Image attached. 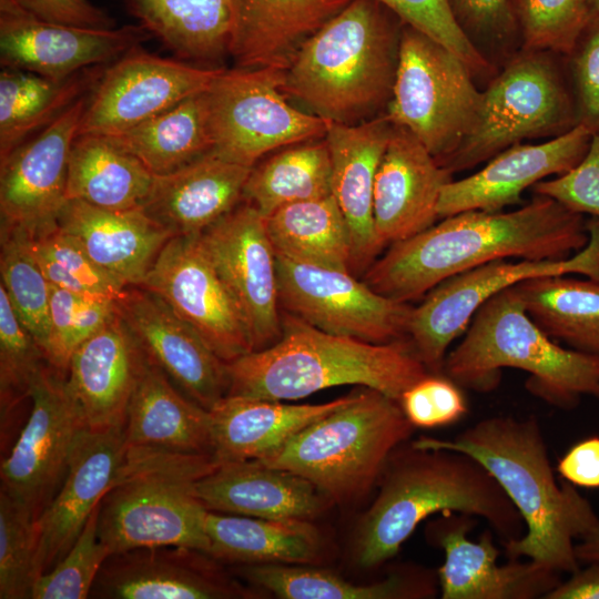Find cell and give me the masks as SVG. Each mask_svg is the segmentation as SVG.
<instances>
[{
  "instance_id": "cell-4",
  "label": "cell",
  "mask_w": 599,
  "mask_h": 599,
  "mask_svg": "<svg viewBox=\"0 0 599 599\" xmlns=\"http://www.w3.org/2000/svg\"><path fill=\"white\" fill-rule=\"evenodd\" d=\"M403 26L376 0H351L302 44L284 71L283 91L328 122L353 125L384 114Z\"/></svg>"
},
{
  "instance_id": "cell-26",
  "label": "cell",
  "mask_w": 599,
  "mask_h": 599,
  "mask_svg": "<svg viewBox=\"0 0 599 599\" xmlns=\"http://www.w3.org/2000/svg\"><path fill=\"white\" fill-rule=\"evenodd\" d=\"M392 129L382 114L353 125L328 122L324 136L332 164V194L349 230L354 275L365 273L384 248L374 223V185Z\"/></svg>"
},
{
  "instance_id": "cell-59",
  "label": "cell",
  "mask_w": 599,
  "mask_h": 599,
  "mask_svg": "<svg viewBox=\"0 0 599 599\" xmlns=\"http://www.w3.org/2000/svg\"><path fill=\"white\" fill-rule=\"evenodd\" d=\"M589 8L592 12L599 14V0H587Z\"/></svg>"
},
{
  "instance_id": "cell-16",
  "label": "cell",
  "mask_w": 599,
  "mask_h": 599,
  "mask_svg": "<svg viewBox=\"0 0 599 599\" xmlns=\"http://www.w3.org/2000/svg\"><path fill=\"white\" fill-rule=\"evenodd\" d=\"M199 237L245 322L254 351L276 343L282 335V308L266 217L246 202Z\"/></svg>"
},
{
  "instance_id": "cell-43",
  "label": "cell",
  "mask_w": 599,
  "mask_h": 599,
  "mask_svg": "<svg viewBox=\"0 0 599 599\" xmlns=\"http://www.w3.org/2000/svg\"><path fill=\"white\" fill-rule=\"evenodd\" d=\"M0 231V284L18 318L47 356L51 284L30 253L29 235L17 229Z\"/></svg>"
},
{
  "instance_id": "cell-23",
  "label": "cell",
  "mask_w": 599,
  "mask_h": 599,
  "mask_svg": "<svg viewBox=\"0 0 599 599\" xmlns=\"http://www.w3.org/2000/svg\"><path fill=\"white\" fill-rule=\"evenodd\" d=\"M209 557L187 547H143L111 554L90 591L102 599H220L246 592Z\"/></svg>"
},
{
  "instance_id": "cell-41",
  "label": "cell",
  "mask_w": 599,
  "mask_h": 599,
  "mask_svg": "<svg viewBox=\"0 0 599 599\" xmlns=\"http://www.w3.org/2000/svg\"><path fill=\"white\" fill-rule=\"evenodd\" d=\"M332 194V164L325 139L284 148L254 165L243 199L265 217L277 209Z\"/></svg>"
},
{
  "instance_id": "cell-53",
  "label": "cell",
  "mask_w": 599,
  "mask_h": 599,
  "mask_svg": "<svg viewBox=\"0 0 599 599\" xmlns=\"http://www.w3.org/2000/svg\"><path fill=\"white\" fill-rule=\"evenodd\" d=\"M532 191L573 212L599 219V133L592 134L585 156L575 167L555 179L538 182Z\"/></svg>"
},
{
  "instance_id": "cell-8",
  "label": "cell",
  "mask_w": 599,
  "mask_h": 599,
  "mask_svg": "<svg viewBox=\"0 0 599 599\" xmlns=\"http://www.w3.org/2000/svg\"><path fill=\"white\" fill-rule=\"evenodd\" d=\"M219 463L210 454L131 450L125 477L101 500L100 541L110 554L158 546L207 554L209 510L195 496L193 485Z\"/></svg>"
},
{
  "instance_id": "cell-2",
  "label": "cell",
  "mask_w": 599,
  "mask_h": 599,
  "mask_svg": "<svg viewBox=\"0 0 599 599\" xmlns=\"http://www.w3.org/2000/svg\"><path fill=\"white\" fill-rule=\"evenodd\" d=\"M412 445L466 454L494 476L526 527L521 537L504 541L509 560L526 557L559 573L579 569L575 540L596 528L599 518L572 484L556 479L536 417H487L454 439L420 437Z\"/></svg>"
},
{
  "instance_id": "cell-9",
  "label": "cell",
  "mask_w": 599,
  "mask_h": 599,
  "mask_svg": "<svg viewBox=\"0 0 599 599\" xmlns=\"http://www.w3.org/2000/svg\"><path fill=\"white\" fill-rule=\"evenodd\" d=\"M478 121L439 164L459 172L528 139L557 136L578 124L572 88L547 51L524 50L483 92Z\"/></svg>"
},
{
  "instance_id": "cell-22",
  "label": "cell",
  "mask_w": 599,
  "mask_h": 599,
  "mask_svg": "<svg viewBox=\"0 0 599 599\" xmlns=\"http://www.w3.org/2000/svg\"><path fill=\"white\" fill-rule=\"evenodd\" d=\"M444 515L434 529V540L445 552L438 569L443 599H544L561 582L559 572L532 560L499 565V550L489 530L479 540H470L473 516Z\"/></svg>"
},
{
  "instance_id": "cell-19",
  "label": "cell",
  "mask_w": 599,
  "mask_h": 599,
  "mask_svg": "<svg viewBox=\"0 0 599 599\" xmlns=\"http://www.w3.org/2000/svg\"><path fill=\"white\" fill-rule=\"evenodd\" d=\"M129 454L125 424L81 432L61 487L35 520L37 579L67 555L102 498L125 477Z\"/></svg>"
},
{
  "instance_id": "cell-10",
  "label": "cell",
  "mask_w": 599,
  "mask_h": 599,
  "mask_svg": "<svg viewBox=\"0 0 599 599\" xmlns=\"http://www.w3.org/2000/svg\"><path fill=\"white\" fill-rule=\"evenodd\" d=\"M483 98L456 53L403 26L393 95L384 113L392 124L412 132L440 163L474 130Z\"/></svg>"
},
{
  "instance_id": "cell-20",
  "label": "cell",
  "mask_w": 599,
  "mask_h": 599,
  "mask_svg": "<svg viewBox=\"0 0 599 599\" xmlns=\"http://www.w3.org/2000/svg\"><path fill=\"white\" fill-rule=\"evenodd\" d=\"M150 37L141 24L89 29L47 22L26 11L17 0H0L2 68L62 80L118 60Z\"/></svg>"
},
{
  "instance_id": "cell-11",
  "label": "cell",
  "mask_w": 599,
  "mask_h": 599,
  "mask_svg": "<svg viewBox=\"0 0 599 599\" xmlns=\"http://www.w3.org/2000/svg\"><path fill=\"white\" fill-rule=\"evenodd\" d=\"M284 71L225 68L205 90L212 150L253 167L267 153L323 139L328 121L291 105Z\"/></svg>"
},
{
  "instance_id": "cell-21",
  "label": "cell",
  "mask_w": 599,
  "mask_h": 599,
  "mask_svg": "<svg viewBox=\"0 0 599 599\" xmlns=\"http://www.w3.org/2000/svg\"><path fill=\"white\" fill-rule=\"evenodd\" d=\"M120 315L145 354L195 403L213 408L229 390L226 363L160 296L129 286Z\"/></svg>"
},
{
  "instance_id": "cell-12",
  "label": "cell",
  "mask_w": 599,
  "mask_h": 599,
  "mask_svg": "<svg viewBox=\"0 0 599 599\" xmlns=\"http://www.w3.org/2000/svg\"><path fill=\"white\" fill-rule=\"evenodd\" d=\"M589 241L568 258L517 263L497 260L454 275L432 288L413 307L408 341L432 374H443L450 344L464 335L478 308L517 283L539 276L581 274L599 278V219L586 221Z\"/></svg>"
},
{
  "instance_id": "cell-51",
  "label": "cell",
  "mask_w": 599,
  "mask_h": 599,
  "mask_svg": "<svg viewBox=\"0 0 599 599\" xmlns=\"http://www.w3.org/2000/svg\"><path fill=\"white\" fill-rule=\"evenodd\" d=\"M399 404L413 427L420 428L453 425L468 412L460 386L443 374H428L413 384Z\"/></svg>"
},
{
  "instance_id": "cell-40",
  "label": "cell",
  "mask_w": 599,
  "mask_h": 599,
  "mask_svg": "<svg viewBox=\"0 0 599 599\" xmlns=\"http://www.w3.org/2000/svg\"><path fill=\"white\" fill-rule=\"evenodd\" d=\"M110 136L153 174L174 172L212 150L205 90Z\"/></svg>"
},
{
  "instance_id": "cell-30",
  "label": "cell",
  "mask_w": 599,
  "mask_h": 599,
  "mask_svg": "<svg viewBox=\"0 0 599 599\" xmlns=\"http://www.w3.org/2000/svg\"><path fill=\"white\" fill-rule=\"evenodd\" d=\"M236 68L285 71L302 44L351 0H229Z\"/></svg>"
},
{
  "instance_id": "cell-46",
  "label": "cell",
  "mask_w": 599,
  "mask_h": 599,
  "mask_svg": "<svg viewBox=\"0 0 599 599\" xmlns=\"http://www.w3.org/2000/svg\"><path fill=\"white\" fill-rule=\"evenodd\" d=\"M47 356L18 318L0 284V402L1 422L29 397L38 374L47 366ZM1 423V424H2Z\"/></svg>"
},
{
  "instance_id": "cell-44",
  "label": "cell",
  "mask_w": 599,
  "mask_h": 599,
  "mask_svg": "<svg viewBox=\"0 0 599 599\" xmlns=\"http://www.w3.org/2000/svg\"><path fill=\"white\" fill-rule=\"evenodd\" d=\"M28 246L48 282L74 294L119 302L126 286L100 267L79 242L59 227L35 237Z\"/></svg>"
},
{
  "instance_id": "cell-45",
  "label": "cell",
  "mask_w": 599,
  "mask_h": 599,
  "mask_svg": "<svg viewBox=\"0 0 599 599\" xmlns=\"http://www.w3.org/2000/svg\"><path fill=\"white\" fill-rule=\"evenodd\" d=\"M118 315L116 302L74 294L51 285L49 364L67 372L74 351Z\"/></svg>"
},
{
  "instance_id": "cell-14",
  "label": "cell",
  "mask_w": 599,
  "mask_h": 599,
  "mask_svg": "<svg viewBox=\"0 0 599 599\" xmlns=\"http://www.w3.org/2000/svg\"><path fill=\"white\" fill-rule=\"evenodd\" d=\"M49 366L30 388V415L0 470L1 490L24 505L35 520L61 487L75 441L87 428L63 372Z\"/></svg>"
},
{
  "instance_id": "cell-13",
  "label": "cell",
  "mask_w": 599,
  "mask_h": 599,
  "mask_svg": "<svg viewBox=\"0 0 599 599\" xmlns=\"http://www.w3.org/2000/svg\"><path fill=\"white\" fill-rule=\"evenodd\" d=\"M282 311L331 334L384 344L408 339L413 306L386 297L351 271L276 256Z\"/></svg>"
},
{
  "instance_id": "cell-38",
  "label": "cell",
  "mask_w": 599,
  "mask_h": 599,
  "mask_svg": "<svg viewBox=\"0 0 599 599\" xmlns=\"http://www.w3.org/2000/svg\"><path fill=\"white\" fill-rule=\"evenodd\" d=\"M516 285L526 312L552 341L599 358V278L548 275Z\"/></svg>"
},
{
  "instance_id": "cell-24",
  "label": "cell",
  "mask_w": 599,
  "mask_h": 599,
  "mask_svg": "<svg viewBox=\"0 0 599 599\" xmlns=\"http://www.w3.org/2000/svg\"><path fill=\"white\" fill-rule=\"evenodd\" d=\"M592 133L581 124L538 144L519 143L491 158L476 173L449 182L438 202L439 219L460 212L502 211L550 175H561L585 156Z\"/></svg>"
},
{
  "instance_id": "cell-39",
  "label": "cell",
  "mask_w": 599,
  "mask_h": 599,
  "mask_svg": "<svg viewBox=\"0 0 599 599\" xmlns=\"http://www.w3.org/2000/svg\"><path fill=\"white\" fill-rule=\"evenodd\" d=\"M266 229L276 256L351 271L349 230L333 194L277 209Z\"/></svg>"
},
{
  "instance_id": "cell-25",
  "label": "cell",
  "mask_w": 599,
  "mask_h": 599,
  "mask_svg": "<svg viewBox=\"0 0 599 599\" xmlns=\"http://www.w3.org/2000/svg\"><path fill=\"white\" fill-rule=\"evenodd\" d=\"M453 172L407 129L393 124L374 185V223L385 247L433 226Z\"/></svg>"
},
{
  "instance_id": "cell-29",
  "label": "cell",
  "mask_w": 599,
  "mask_h": 599,
  "mask_svg": "<svg viewBox=\"0 0 599 599\" xmlns=\"http://www.w3.org/2000/svg\"><path fill=\"white\" fill-rule=\"evenodd\" d=\"M251 170L210 151L174 172L155 175L141 209L173 236L201 234L237 206Z\"/></svg>"
},
{
  "instance_id": "cell-35",
  "label": "cell",
  "mask_w": 599,
  "mask_h": 599,
  "mask_svg": "<svg viewBox=\"0 0 599 599\" xmlns=\"http://www.w3.org/2000/svg\"><path fill=\"white\" fill-rule=\"evenodd\" d=\"M83 69L62 80L3 68L0 73V161L92 91L104 69Z\"/></svg>"
},
{
  "instance_id": "cell-56",
  "label": "cell",
  "mask_w": 599,
  "mask_h": 599,
  "mask_svg": "<svg viewBox=\"0 0 599 599\" xmlns=\"http://www.w3.org/2000/svg\"><path fill=\"white\" fill-rule=\"evenodd\" d=\"M557 470L573 486L599 488V437H590L573 445L560 458Z\"/></svg>"
},
{
  "instance_id": "cell-52",
  "label": "cell",
  "mask_w": 599,
  "mask_h": 599,
  "mask_svg": "<svg viewBox=\"0 0 599 599\" xmlns=\"http://www.w3.org/2000/svg\"><path fill=\"white\" fill-rule=\"evenodd\" d=\"M570 62L572 93L578 124L599 133V14L591 11L573 50Z\"/></svg>"
},
{
  "instance_id": "cell-47",
  "label": "cell",
  "mask_w": 599,
  "mask_h": 599,
  "mask_svg": "<svg viewBox=\"0 0 599 599\" xmlns=\"http://www.w3.org/2000/svg\"><path fill=\"white\" fill-rule=\"evenodd\" d=\"M35 519L0 489V598L31 599L35 581Z\"/></svg>"
},
{
  "instance_id": "cell-49",
  "label": "cell",
  "mask_w": 599,
  "mask_h": 599,
  "mask_svg": "<svg viewBox=\"0 0 599 599\" xmlns=\"http://www.w3.org/2000/svg\"><path fill=\"white\" fill-rule=\"evenodd\" d=\"M101 502L87 520L67 555L33 585L31 599H85L94 580L111 555L98 536Z\"/></svg>"
},
{
  "instance_id": "cell-33",
  "label": "cell",
  "mask_w": 599,
  "mask_h": 599,
  "mask_svg": "<svg viewBox=\"0 0 599 599\" xmlns=\"http://www.w3.org/2000/svg\"><path fill=\"white\" fill-rule=\"evenodd\" d=\"M349 398L351 395L323 404L288 405L226 395L210 409L214 456L219 461L264 459Z\"/></svg>"
},
{
  "instance_id": "cell-6",
  "label": "cell",
  "mask_w": 599,
  "mask_h": 599,
  "mask_svg": "<svg viewBox=\"0 0 599 599\" xmlns=\"http://www.w3.org/2000/svg\"><path fill=\"white\" fill-rule=\"evenodd\" d=\"M506 367L528 373L527 389L554 406L568 409L585 395L599 398V358L552 341L526 312L517 285L478 308L447 353L443 374L463 388L488 393Z\"/></svg>"
},
{
  "instance_id": "cell-34",
  "label": "cell",
  "mask_w": 599,
  "mask_h": 599,
  "mask_svg": "<svg viewBox=\"0 0 599 599\" xmlns=\"http://www.w3.org/2000/svg\"><path fill=\"white\" fill-rule=\"evenodd\" d=\"M154 176L110 135L81 134L69 155L67 197L106 210L141 209Z\"/></svg>"
},
{
  "instance_id": "cell-15",
  "label": "cell",
  "mask_w": 599,
  "mask_h": 599,
  "mask_svg": "<svg viewBox=\"0 0 599 599\" xmlns=\"http://www.w3.org/2000/svg\"><path fill=\"white\" fill-rule=\"evenodd\" d=\"M199 235L172 236L140 286L165 301L222 361L230 363L254 352V346Z\"/></svg>"
},
{
  "instance_id": "cell-32",
  "label": "cell",
  "mask_w": 599,
  "mask_h": 599,
  "mask_svg": "<svg viewBox=\"0 0 599 599\" xmlns=\"http://www.w3.org/2000/svg\"><path fill=\"white\" fill-rule=\"evenodd\" d=\"M125 430L131 449L214 455L210 410L184 398L146 354L126 409Z\"/></svg>"
},
{
  "instance_id": "cell-36",
  "label": "cell",
  "mask_w": 599,
  "mask_h": 599,
  "mask_svg": "<svg viewBox=\"0 0 599 599\" xmlns=\"http://www.w3.org/2000/svg\"><path fill=\"white\" fill-rule=\"evenodd\" d=\"M209 555L244 565L313 562L321 550L318 530L306 519H266L207 511Z\"/></svg>"
},
{
  "instance_id": "cell-17",
  "label": "cell",
  "mask_w": 599,
  "mask_h": 599,
  "mask_svg": "<svg viewBox=\"0 0 599 599\" xmlns=\"http://www.w3.org/2000/svg\"><path fill=\"white\" fill-rule=\"evenodd\" d=\"M221 67H195L138 48L105 68L91 91L78 135L124 132L209 88Z\"/></svg>"
},
{
  "instance_id": "cell-54",
  "label": "cell",
  "mask_w": 599,
  "mask_h": 599,
  "mask_svg": "<svg viewBox=\"0 0 599 599\" xmlns=\"http://www.w3.org/2000/svg\"><path fill=\"white\" fill-rule=\"evenodd\" d=\"M516 0H448L453 14L466 35L476 45L504 42L519 29Z\"/></svg>"
},
{
  "instance_id": "cell-5",
  "label": "cell",
  "mask_w": 599,
  "mask_h": 599,
  "mask_svg": "<svg viewBox=\"0 0 599 599\" xmlns=\"http://www.w3.org/2000/svg\"><path fill=\"white\" fill-rule=\"evenodd\" d=\"M227 395L294 400L341 385H361L399 402L428 374L408 339L376 344L324 332L282 311L273 345L226 363Z\"/></svg>"
},
{
  "instance_id": "cell-27",
  "label": "cell",
  "mask_w": 599,
  "mask_h": 599,
  "mask_svg": "<svg viewBox=\"0 0 599 599\" xmlns=\"http://www.w3.org/2000/svg\"><path fill=\"white\" fill-rule=\"evenodd\" d=\"M144 356L120 311L74 351L65 383L87 428L102 430L125 424Z\"/></svg>"
},
{
  "instance_id": "cell-48",
  "label": "cell",
  "mask_w": 599,
  "mask_h": 599,
  "mask_svg": "<svg viewBox=\"0 0 599 599\" xmlns=\"http://www.w3.org/2000/svg\"><path fill=\"white\" fill-rule=\"evenodd\" d=\"M524 50L568 57L589 21L587 0H516Z\"/></svg>"
},
{
  "instance_id": "cell-50",
  "label": "cell",
  "mask_w": 599,
  "mask_h": 599,
  "mask_svg": "<svg viewBox=\"0 0 599 599\" xmlns=\"http://www.w3.org/2000/svg\"><path fill=\"white\" fill-rule=\"evenodd\" d=\"M407 24L456 53L473 75H488L494 68L456 21L448 0H376Z\"/></svg>"
},
{
  "instance_id": "cell-31",
  "label": "cell",
  "mask_w": 599,
  "mask_h": 599,
  "mask_svg": "<svg viewBox=\"0 0 599 599\" xmlns=\"http://www.w3.org/2000/svg\"><path fill=\"white\" fill-rule=\"evenodd\" d=\"M58 227L74 237L88 255L126 287L140 286L173 234L142 209L106 210L68 200Z\"/></svg>"
},
{
  "instance_id": "cell-1",
  "label": "cell",
  "mask_w": 599,
  "mask_h": 599,
  "mask_svg": "<svg viewBox=\"0 0 599 599\" xmlns=\"http://www.w3.org/2000/svg\"><path fill=\"white\" fill-rule=\"evenodd\" d=\"M586 221L539 194L515 211L460 212L392 244L363 281L386 297L409 303L454 275L497 260L568 258L589 241Z\"/></svg>"
},
{
  "instance_id": "cell-7",
  "label": "cell",
  "mask_w": 599,
  "mask_h": 599,
  "mask_svg": "<svg viewBox=\"0 0 599 599\" xmlns=\"http://www.w3.org/2000/svg\"><path fill=\"white\" fill-rule=\"evenodd\" d=\"M398 400L366 388L260 461L312 481L332 501L367 493L412 434Z\"/></svg>"
},
{
  "instance_id": "cell-37",
  "label": "cell",
  "mask_w": 599,
  "mask_h": 599,
  "mask_svg": "<svg viewBox=\"0 0 599 599\" xmlns=\"http://www.w3.org/2000/svg\"><path fill=\"white\" fill-rule=\"evenodd\" d=\"M151 35L182 59L214 63L230 55L229 0H123Z\"/></svg>"
},
{
  "instance_id": "cell-58",
  "label": "cell",
  "mask_w": 599,
  "mask_h": 599,
  "mask_svg": "<svg viewBox=\"0 0 599 599\" xmlns=\"http://www.w3.org/2000/svg\"><path fill=\"white\" fill-rule=\"evenodd\" d=\"M575 545V555L579 562H599V525Z\"/></svg>"
},
{
  "instance_id": "cell-57",
  "label": "cell",
  "mask_w": 599,
  "mask_h": 599,
  "mask_svg": "<svg viewBox=\"0 0 599 599\" xmlns=\"http://www.w3.org/2000/svg\"><path fill=\"white\" fill-rule=\"evenodd\" d=\"M544 599H599V562L572 572L567 581H561Z\"/></svg>"
},
{
  "instance_id": "cell-42",
  "label": "cell",
  "mask_w": 599,
  "mask_h": 599,
  "mask_svg": "<svg viewBox=\"0 0 599 599\" xmlns=\"http://www.w3.org/2000/svg\"><path fill=\"white\" fill-rule=\"evenodd\" d=\"M240 573L283 599H400L435 592L426 578L400 573L369 585L346 581L327 570L287 564L245 565Z\"/></svg>"
},
{
  "instance_id": "cell-55",
  "label": "cell",
  "mask_w": 599,
  "mask_h": 599,
  "mask_svg": "<svg viewBox=\"0 0 599 599\" xmlns=\"http://www.w3.org/2000/svg\"><path fill=\"white\" fill-rule=\"evenodd\" d=\"M35 18L89 29H113L115 20L90 0H17Z\"/></svg>"
},
{
  "instance_id": "cell-28",
  "label": "cell",
  "mask_w": 599,
  "mask_h": 599,
  "mask_svg": "<svg viewBox=\"0 0 599 599\" xmlns=\"http://www.w3.org/2000/svg\"><path fill=\"white\" fill-rule=\"evenodd\" d=\"M193 490L210 511L266 519H307L331 500L308 479L255 459L220 461Z\"/></svg>"
},
{
  "instance_id": "cell-3",
  "label": "cell",
  "mask_w": 599,
  "mask_h": 599,
  "mask_svg": "<svg viewBox=\"0 0 599 599\" xmlns=\"http://www.w3.org/2000/svg\"><path fill=\"white\" fill-rule=\"evenodd\" d=\"M396 449L356 534L355 557L361 567L374 568L393 558L416 527L437 512L481 517L504 541L525 534L517 508L473 457L413 445L399 454Z\"/></svg>"
},
{
  "instance_id": "cell-18",
  "label": "cell",
  "mask_w": 599,
  "mask_h": 599,
  "mask_svg": "<svg viewBox=\"0 0 599 599\" xmlns=\"http://www.w3.org/2000/svg\"><path fill=\"white\" fill-rule=\"evenodd\" d=\"M89 95L0 161L1 229H17L35 237L58 227L65 205L71 146Z\"/></svg>"
}]
</instances>
